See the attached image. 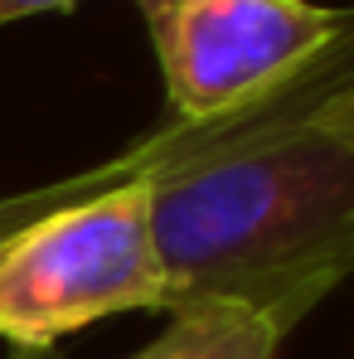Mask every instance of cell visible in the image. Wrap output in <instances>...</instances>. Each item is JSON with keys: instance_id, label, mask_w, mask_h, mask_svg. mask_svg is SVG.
<instances>
[{"instance_id": "cell-2", "label": "cell", "mask_w": 354, "mask_h": 359, "mask_svg": "<svg viewBox=\"0 0 354 359\" xmlns=\"http://www.w3.org/2000/svg\"><path fill=\"white\" fill-rule=\"evenodd\" d=\"M146 175L68 199L0 238V340L49 355L107 316L170 311Z\"/></svg>"}, {"instance_id": "cell-7", "label": "cell", "mask_w": 354, "mask_h": 359, "mask_svg": "<svg viewBox=\"0 0 354 359\" xmlns=\"http://www.w3.org/2000/svg\"><path fill=\"white\" fill-rule=\"evenodd\" d=\"M10 359H49V355H44V350H15Z\"/></svg>"}, {"instance_id": "cell-1", "label": "cell", "mask_w": 354, "mask_h": 359, "mask_svg": "<svg viewBox=\"0 0 354 359\" xmlns=\"http://www.w3.org/2000/svg\"><path fill=\"white\" fill-rule=\"evenodd\" d=\"M335 44L282 93L204 121L146 175L170 306L233 301L282 335L354 267V73Z\"/></svg>"}, {"instance_id": "cell-4", "label": "cell", "mask_w": 354, "mask_h": 359, "mask_svg": "<svg viewBox=\"0 0 354 359\" xmlns=\"http://www.w3.org/2000/svg\"><path fill=\"white\" fill-rule=\"evenodd\" d=\"M165 330L131 359H282V330L233 301H179Z\"/></svg>"}, {"instance_id": "cell-3", "label": "cell", "mask_w": 354, "mask_h": 359, "mask_svg": "<svg viewBox=\"0 0 354 359\" xmlns=\"http://www.w3.org/2000/svg\"><path fill=\"white\" fill-rule=\"evenodd\" d=\"M175 121H214L282 93L335 44L350 10L315 0H136Z\"/></svg>"}, {"instance_id": "cell-6", "label": "cell", "mask_w": 354, "mask_h": 359, "mask_svg": "<svg viewBox=\"0 0 354 359\" xmlns=\"http://www.w3.org/2000/svg\"><path fill=\"white\" fill-rule=\"evenodd\" d=\"M83 0H0V25L29 20V15H54V10H73Z\"/></svg>"}, {"instance_id": "cell-5", "label": "cell", "mask_w": 354, "mask_h": 359, "mask_svg": "<svg viewBox=\"0 0 354 359\" xmlns=\"http://www.w3.org/2000/svg\"><path fill=\"white\" fill-rule=\"evenodd\" d=\"M199 131H204V121H165V126L146 131L141 141L121 146L117 156H107L102 165L73 170V175H63V180H44V184L15 189V194H0V238H10L15 229H25L29 219L59 209V204H68V199L97 194V189H107V184H121V180H131V175H146V170L165 165V161L179 156Z\"/></svg>"}]
</instances>
